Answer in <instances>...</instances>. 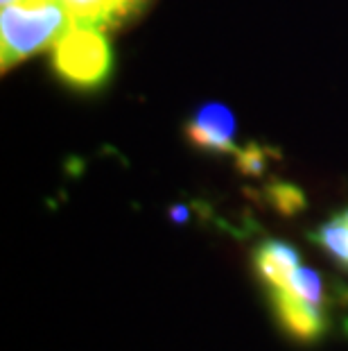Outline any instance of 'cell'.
<instances>
[{"instance_id":"4","label":"cell","mask_w":348,"mask_h":351,"mask_svg":"<svg viewBox=\"0 0 348 351\" xmlns=\"http://www.w3.org/2000/svg\"><path fill=\"white\" fill-rule=\"evenodd\" d=\"M188 138L209 152H238L235 147V118L226 104H204L186 125Z\"/></svg>"},{"instance_id":"6","label":"cell","mask_w":348,"mask_h":351,"mask_svg":"<svg viewBox=\"0 0 348 351\" xmlns=\"http://www.w3.org/2000/svg\"><path fill=\"white\" fill-rule=\"evenodd\" d=\"M75 21V25L111 29L122 23L129 14H134L127 0H59Z\"/></svg>"},{"instance_id":"7","label":"cell","mask_w":348,"mask_h":351,"mask_svg":"<svg viewBox=\"0 0 348 351\" xmlns=\"http://www.w3.org/2000/svg\"><path fill=\"white\" fill-rule=\"evenodd\" d=\"M310 238L348 270V220L344 218V213L332 215L328 222L317 227Z\"/></svg>"},{"instance_id":"12","label":"cell","mask_w":348,"mask_h":351,"mask_svg":"<svg viewBox=\"0 0 348 351\" xmlns=\"http://www.w3.org/2000/svg\"><path fill=\"white\" fill-rule=\"evenodd\" d=\"M127 3L134 7V12H138V7L143 5V3H147V0H127Z\"/></svg>"},{"instance_id":"2","label":"cell","mask_w":348,"mask_h":351,"mask_svg":"<svg viewBox=\"0 0 348 351\" xmlns=\"http://www.w3.org/2000/svg\"><path fill=\"white\" fill-rule=\"evenodd\" d=\"M53 66L66 84L98 88L113 71V55L102 29L75 25L53 48Z\"/></svg>"},{"instance_id":"8","label":"cell","mask_w":348,"mask_h":351,"mask_svg":"<svg viewBox=\"0 0 348 351\" xmlns=\"http://www.w3.org/2000/svg\"><path fill=\"white\" fill-rule=\"evenodd\" d=\"M287 290H292L303 300H308L310 304H317L321 306L323 304V283H321V276L317 274L314 270H310V267H299L292 279H290V286Z\"/></svg>"},{"instance_id":"9","label":"cell","mask_w":348,"mask_h":351,"mask_svg":"<svg viewBox=\"0 0 348 351\" xmlns=\"http://www.w3.org/2000/svg\"><path fill=\"white\" fill-rule=\"evenodd\" d=\"M267 195L271 199V204L276 206L283 215H294L306 206V197H303V193L296 189V186H290V184L269 186Z\"/></svg>"},{"instance_id":"1","label":"cell","mask_w":348,"mask_h":351,"mask_svg":"<svg viewBox=\"0 0 348 351\" xmlns=\"http://www.w3.org/2000/svg\"><path fill=\"white\" fill-rule=\"evenodd\" d=\"M75 27V21L59 0H29L3 5L0 12V59L3 73L25 62Z\"/></svg>"},{"instance_id":"13","label":"cell","mask_w":348,"mask_h":351,"mask_svg":"<svg viewBox=\"0 0 348 351\" xmlns=\"http://www.w3.org/2000/svg\"><path fill=\"white\" fill-rule=\"evenodd\" d=\"M3 5H14V3H29V0H0Z\"/></svg>"},{"instance_id":"14","label":"cell","mask_w":348,"mask_h":351,"mask_svg":"<svg viewBox=\"0 0 348 351\" xmlns=\"http://www.w3.org/2000/svg\"><path fill=\"white\" fill-rule=\"evenodd\" d=\"M344 326H346V333H348V319H346V322H344Z\"/></svg>"},{"instance_id":"3","label":"cell","mask_w":348,"mask_h":351,"mask_svg":"<svg viewBox=\"0 0 348 351\" xmlns=\"http://www.w3.org/2000/svg\"><path fill=\"white\" fill-rule=\"evenodd\" d=\"M271 311L280 328L299 345H317L328 333V317L321 306L310 304L287 288H267Z\"/></svg>"},{"instance_id":"5","label":"cell","mask_w":348,"mask_h":351,"mask_svg":"<svg viewBox=\"0 0 348 351\" xmlns=\"http://www.w3.org/2000/svg\"><path fill=\"white\" fill-rule=\"evenodd\" d=\"M254 267L267 288H287L292 274L301 267V256L294 245L269 238L256 247Z\"/></svg>"},{"instance_id":"11","label":"cell","mask_w":348,"mask_h":351,"mask_svg":"<svg viewBox=\"0 0 348 351\" xmlns=\"http://www.w3.org/2000/svg\"><path fill=\"white\" fill-rule=\"evenodd\" d=\"M170 215H172V220H176V222H186L188 220V208L186 206H174L172 211H170Z\"/></svg>"},{"instance_id":"10","label":"cell","mask_w":348,"mask_h":351,"mask_svg":"<svg viewBox=\"0 0 348 351\" xmlns=\"http://www.w3.org/2000/svg\"><path fill=\"white\" fill-rule=\"evenodd\" d=\"M238 168L244 175H260L265 170V152L258 145H249L247 150H238Z\"/></svg>"}]
</instances>
